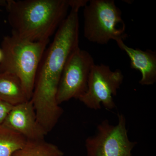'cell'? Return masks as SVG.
<instances>
[{
    "mask_svg": "<svg viewBox=\"0 0 156 156\" xmlns=\"http://www.w3.org/2000/svg\"><path fill=\"white\" fill-rule=\"evenodd\" d=\"M74 5L57 29L53 42L45 50L37 72L33 104L38 122L47 133L54 128L63 114L57 103L56 94L63 68L68 58L79 48V11Z\"/></svg>",
    "mask_w": 156,
    "mask_h": 156,
    "instance_id": "cell-1",
    "label": "cell"
},
{
    "mask_svg": "<svg viewBox=\"0 0 156 156\" xmlns=\"http://www.w3.org/2000/svg\"><path fill=\"white\" fill-rule=\"evenodd\" d=\"M72 0H8L12 35L31 41L49 38L67 17Z\"/></svg>",
    "mask_w": 156,
    "mask_h": 156,
    "instance_id": "cell-2",
    "label": "cell"
},
{
    "mask_svg": "<svg viewBox=\"0 0 156 156\" xmlns=\"http://www.w3.org/2000/svg\"><path fill=\"white\" fill-rule=\"evenodd\" d=\"M49 41H31L14 36L5 37L0 73L11 74L21 81L29 99L33 94L37 72Z\"/></svg>",
    "mask_w": 156,
    "mask_h": 156,
    "instance_id": "cell-3",
    "label": "cell"
},
{
    "mask_svg": "<svg viewBox=\"0 0 156 156\" xmlns=\"http://www.w3.org/2000/svg\"><path fill=\"white\" fill-rule=\"evenodd\" d=\"M84 6V35L89 41L107 44L127 36L121 10L114 0H90Z\"/></svg>",
    "mask_w": 156,
    "mask_h": 156,
    "instance_id": "cell-4",
    "label": "cell"
},
{
    "mask_svg": "<svg viewBox=\"0 0 156 156\" xmlns=\"http://www.w3.org/2000/svg\"><path fill=\"white\" fill-rule=\"evenodd\" d=\"M136 144L128 137L126 117L122 114L118 115L116 125L103 120L95 134L85 141L87 156H131Z\"/></svg>",
    "mask_w": 156,
    "mask_h": 156,
    "instance_id": "cell-5",
    "label": "cell"
},
{
    "mask_svg": "<svg viewBox=\"0 0 156 156\" xmlns=\"http://www.w3.org/2000/svg\"><path fill=\"white\" fill-rule=\"evenodd\" d=\"M124 79L121 70L112 71L108 66L95 64L89 74L87 92L79 100L91 109H100L102 105L111 110L115 107L113 97L116 96Z\"/></svg>",
    "mask_w": 156,
    "mask_h": 156,
    "instance_id": "cell-6",
    "label": "cell"
},
{
    "mask_svg": "<svg viewBox=\"0 0 156 156\" xmlns=\"http://www.w3.org/2000/svg\"><path fill=\"white\" fill-rule=\"evenodd\" d=\"M92 55L77 48L68 58L58 83L56 100L59 105L72 98L79 99L87 92L89 74L95 64Z\"/></svg>",
    "mask_w": 156,
    "mask_h": 156,
    "instance_id": "cell-7",
    "label": "cell"
},
{
    "mask_svg": "<svg viewBox=\"0 0 156 156\" xmlns=\"http://www.w3.org/2000/svg\"><path fill=\"white\" fill-rule=\"evenodd\" d=\"M3 125L21 134L27 140H44L48 134L38 122L31 100L13 106Z\"/></svg>",
    "mask_w": 156,
    "mask_h": 156,
    "instance_id": "cell-8",
    "label": "cell"
},
{
    "mask_svg": "<svg viewBox=\"0 0 156 156\" xmlns=\"http://www.w3.org/2000/svg\"><path fill=\"white\" fill-rule=\"evenodd\" d=\"M120 49L126 52L130 60L132 69L139 71L141 75L139 83L142 86L154 85L156 82V52L130 48L122 39L115 41Z\"/></svg>",
    "mask_w": 156,
    "mask_h": 156,
    "instance_id": "cell-9",
    "label": "cell"
},
{
    "mask_svg": "<svg viewBox=\"0 0 156 156\" xmlns=\"http://www.w3.org/2000/svg\"><path fill=\"white\" fill-rule=\"evenodd\" d=\"M0 100L13 106L30 100L19 78L6 73H0Z\"/></svg>",
    "mask_w": 156,
    "mask_h": 156,
    "instance_id": "cell-10",
    "label": "cell"
},
{
    "mask_svg": "<svg viewBox=\"0 0 156 156\" xmlns=\"http://www.w3.org/2000/svg\"><path fill=\"white\" fill-rule=\"evenodd\" d=\"M64 153L57 146L44 139L27 140L23 147L11 156H63Z\"/></svg>",
    "mask_w": 156,
    "mask_h": 156,
    "instance_id": "cell-11",
    "label": "cell"
},
{
    "mask_svg": "<svg viewBox=\"0 0 156 156\" xmlns=\"http://www.w3.org/2000/svg\"><path fill=\"white\" fill-rule=\"evenodd\" d=\"M27 140L21 134L6 127L0 125V156H11L22 148Z\"/></svg>",
    "mask_w": 156,
    "mask_h": 156,
    "instance_id": "cell-12",
    "label": "cell"
},
{
    "mask_svg": "<svg viewBox=\"0 0 156 156\" xmlns=\"http://www.w3.org/2000/svg\"><path fill=\"white\" fill-rule=\"evenodd\" d=\"M13 105L0 100V125L3 124Z\"/></svg>",
    "mask_w": 156,
    "mask_h": 156,
    "instance_id": "cell-13",
    "label": "cell"
},
{
    "mask_svg": "<svg viewBox=\"0 0 156 156\" xmlns=\"http://www.w3.org/2000/svg\"><path fill=\"white\" fill-rule=\"evenodd\" d=\"M3 57V53L2 52V50L1 49H0V62H1V61L2 60V59Z\"/></svg>",
    "mask_w": 156,
    "mask_h": 156,
    "instance_id": "cell-14",
    "label": "cell"
}]
</instances>
